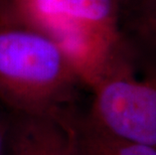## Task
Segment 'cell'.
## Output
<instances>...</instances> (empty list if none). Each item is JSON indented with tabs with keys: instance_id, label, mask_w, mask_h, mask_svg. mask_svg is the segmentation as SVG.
<instances>
[{
	"instance_id": "3957f363",
	"label": "cell",
	"mask_w": 156,
	"mask_h": 155,
	"mask_svg": "<svg viewBox=\"0 0 156 155\" xmlns=\"http://www.w3.org/2000/svg\"><path fill=\"white\" fill-rule=\"evenodd\" d=\"M88 116L103 130L156 149V74L128 51L92 88Z\"/></svg>"
},
{
	"instance_id": "5b68a950",
	"label": "cell",
	"mask_w": 156,
	"mask_h": 155,
	"mask_svg": "<svg viewBox=\"0 0 156 155\" xmlns=\"http://www.w3.org/2000/svg\"><path fill=\"white\" fill-rule=\"evenodd\" d=\"M119 26L129 55L156 74V0H140L121 9Z\"/></svg>"
},
{
	"instance_id": "6da1fadb",
	"label": "cell",
	"mask_w": 156,
	"mask_h": 155,
	"mask_svg": "<svg viewBox=\"0 0 156 155\" xmlns=\"http://www.w3.org/2000/svg\"><path fill=\"white\" fill-rule=\"evenodd\" d=\"M119 17L117 0H0V21L55 41L91 89L125 52Z\"/></svg>"
},
{
	"instance_id": "277c9868",
	"label": "cell",
	"mask_w": 156,
	"mask_h": 155,
	"mask_svg": "<svg viewBox=\"0 0 156 155\" xmlns=\"http://www.w3.org/2000/svg\"><path fill=\"white\" fill-rule=\"evenodd\" d=\"M72 113H10L4 155H76Z\"/></svg>"
},
{
	"instance_id": "8992f818",
	"label": "cell",
	"mask_w": 156,
	"mask_h": 155,
	"mask_svg": "<svg viewBox=\"0 0 156 155\" xmlns=\"http://www.w3.org/2000/svg\"><path fill=\"white\" fill-rule=\"evenodd\" d=\"M76 155H156L147 145L129 142L103 130L90 117L72 114Z\"/></svg>"
},
{
	"instance_id": "7a4b0ae2",
	"label": "cell",
	"mask_w": 156,
	"mask_h": 155,
	"mask_svg": "<svg viewBox=\"0 0 156 155\" xmlns=\"http://www.w3.org/2000/svg\"><path fill=\"white\" fill-rule=\"evenodd\" d=\"M82 86L55 41L32 29L0 21V103L9 113L69 110Z\"/></svg>"
},
{
	"instance_id": "ba28073f",
	"label": "cell",
	"mask_w": 156,
	"mask_h": 155,
	"mask_svg": "<svg viewBox=\"0 0 156 155\" xmlns=\"http://www.w3.org/2000/svg\"><path fill=\"white\" fill-rule=\"evenodd\" d=\"M138 1H140V0H117L120 10L123 8H126V7H128V6L134 4V3L138 2Z\"/></svg>"
},
{
	"instance_id": "52a82bcc",
	"label": "cell",
	"mask_w": 156,
	"mask_h": 155,
	"mask_svg": "<svg viewBox=\"0 0 156 155\" xmlns=\"http://www.w3.org/2000/svg\"><path fill=\"white\" fill-rule=\"evenodd\" d=\"M6 125H7V119L0 118V155H4L5 151Z\"/></svg>"
}]
</instances>
